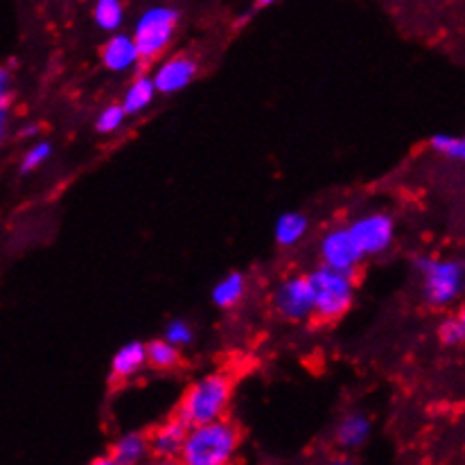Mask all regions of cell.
I'll use <instances>...</instances> for the list:
<instances>
[{
    "instance_id": "17",
    "label": "cell",
    "mask_w": 465,
    "mask_h": 465,
    "mask_svg": "<svg viewBox=\"0 0 465 465\" xmlns=\"http://www.w3.org/2000/svg\"><path fill=\"white\" fill-rule=\"evenodd\" d=\"M246 292V281L240 272H232L226 278H222L215 287H213V303L222 310H229L242 301Z\"/></svg>"
},
{
    "instance_id": "12",
    "label": "cell",
    "mask_w": 465,
    "mask_h": 465,
    "mask_svg": "<svg viewBox=\"0 0 465 465\" xmlns=\"http://www.w3.org/2000/svg\"><path fill=\"white\" fill-rule=\"evenodd\" d=\"M147 452H150V439L132 431V434L123 436V439L114 445V450H111V459H106V461H97V463L134 465V463H141L143 459L147 457Z\"/></svg>"
},
{
    "instance_id": "5",
    "label": "cell",
    "mask_w": 465,
    "mask_h": 465,
    "mask_svg": "<svg viewBox=\"0 0 465 465\" xmlns=\"http://www.w3.org/2000/svg\"><path fill=\"white\" fill-rule=\"evenodd\" d=\"M179 21V9L167 7V5H156V7L145 9L138 16L132 35L134 41H136L138 53H141V59L152 62V59L161 57L167 45L172 44V39H174Z\"/></svg>"
},
{
    "instance_id": "2",
    "label": "cell",
    "mask_w": 465,
    "mask_h": 465,
    "mask_svg": "<svg viewBox=\"0 0 465 465\" xmlns=\"http://www.w3.org/2000/svg\"><path fill=\"white\" fill-rule=\"evenodd\" d=\"M231 402V382L226 375L211 373L185 391L179 404V420L188 427L203 425V422L224 418L226 407Z\"/></svg>"
},
{
    "instance_id": "20",
    "label": "cell",
    "mask_w": 465,
    "mask_h": 465,
    "mask_svg": "<svg viewBox=\"0 0 465 465\" xmlns=\"http://www.w3.org/2000/svg\"><path fill=\"white\" fill-rule=\"evenodd\" d=\"M430 147L436 154L450 158V161L461 163L465 158V141L459 136H450V134H436L430 138Z\"/></svg>"
},
{
    "instance_id": "15",
    "label": "cell",
    "mask_w": 465,
    "mask_h": 465,
    "mask_svg": "<svg viewBox=\"0 0 465 465\" xmlns=\"http://www.w3.org/2000/svg\"><path fill=\"white\" fill-rule=\"evenodd\" d=\"M371 436V420L361 413L346 416L337 427V443L346 450L361 448Z\"/></svg>"
},
{
    "instance_id": "11",
    "label": "cell",
    "mask_w": 465,
    "mask_h": 465,
    "mask_svg": "<svg viewBox=\"0 0 465 465\" xmlns=\"http://www.w3.org/2000/svg\"><path fill=\"white\" fill-rule=\"evenodd\" d=\"M190 427L183 420L174 418V420H167L165 425H161L152 434L150 439V450L163 461H172V459L181 457V450H183L185 436H188Z\"/></svg>"
},
{
    "instance_id": "1",
    "label": "cell",
    "mask_w": 465,
    "mask_h": 465,
    "mask_svg": "<svg viewBox=\"0 0 465 465\" xmlns=\"http://www.w3.org/2000/svg\"><path fill=\"white\" fill-rule=\"evenodd\" d=\"M240 448V431L229 420L203 422L188 430L181 461L185 465H224L231 463Z\"/></svg>"
},
{
    "instance_id": "27",
    "label": "cell",
    "mask_w": 465,
    "mask_h": 465,
    "mask_svg": "<svg viewBox=\"0 0 465 465\" xmlns=\"http://www.w3.org/2000/svg\"><path fill=\"white\" fill-rule=\"evenodd\" d=\"M255 3H258V5H262V7H264V5H272L273 0H255Z\"/></svg>"
},
{
    "instance_id": "25",
    "label": "cell",
    "mask_w": 465,
    "mask_h": 465,
    "mask_svg": "<svg viewBox=\"0 0 465 465\" xmlns=\"http://www.w3.org/2000/svg\"><path fill=\"white\" fill-rule=\"evenodd\" d=\"M53 156V145L50 143H36V145H32L30 150L23 154V161H21V172H35L39 170L41 165H44L48 158Z\"/></svg>"
},
{
    "instance_id": "13",
    "label": "cell",
    "mask_w": 465,
    "mask_h": 465,
    "mask_svg": "<svg viewBox=\"0 0 465 465\" xmlns=\"http://www.w3.org/2000/svg\"><path fill=\"white\" fill-rule=\"evenodd\" d=\"M147 364V352L145 343L143 341H129L124 343L123 348H118V352L114 355V361H111V371H114L115 378L124 380L136 375L138 371L145 369Z\"/></svg>"
},
{
    "instance_id": "9",
    "label": "cell",
    "mask_w": 465,
    "mask_h": 465,
    "mask_svg": "<svg viewBox=\"0 0 465 465\" xmlns=\"http://www.w3.org/2000/svg\"><path fill=\"white\" fill-rule=\"evenodd\" d=\"M197 73L199 64L193 57H188V54H174V57L158 64L156 73L152 75V82H154L156 93H161V95H174V93L188 88L194 82V77H197Z\"/></svg>"
},
{
    "instance_id": "8",
    "label": "cell",
    "mask_w": 465,
    "mask_h": 465,
    "mask_svg": "<svg viewBox=\"0 0 465 465\" xmlns=\"http://www.w3.org/2000/svg\"><path fill=\"white\" fill-rule=\"evenodd\" d=\"M321 260L325 267L352 273L357 264L364 260V253L360 251L348 226H337V229L325 232V237L321 240Z\"/></svg>"
},
{
    "instance_id": "26",
    "label": "cell",
    "mask_w": 465,
    "mask_h": 465,
    "mask_svg": "<svg viewBox=\"0 0 465 465\" xmlns=\"http://www.w3.org/2000/svg\"><path fill=\"white\" fill-rule=\"evenodd\" d=\"M36 134H39V124H27V127H23L21 136L30 138V136H36Z\"/></svg>"
},
{
    "instance_id": "6",
    "label": "cell",
    "mask_w": 465,
    "mask_h": 465,
    "mask_svg": "<svg viewBox=\"0 0 465 465\" xmlns=\"http://www.w3.org/2000/svg\"><path fill=\"white\" fill-rule=\"evenodd\" d=\"M273 308L290 321L308 319L314 314V290L308 276H292L278 285Z\"/></svg>"
},
{
    "instance_id": "23",
    "label": "cell",
    "mask_w": 465,
    "mask_h": 465,
    "mask_svg": "<svg viewBox=\"0 0 465 465\" xmlns=\"http://www.w3.org/2000/svg\"><path fill=\"white\" fill-rule=\"evenodd\" d=\"M439 339L445 346H461L465 339V319L461 314L448 316L439 325Z\"/></svg>"
},
{
    "instance_id": "19",
    "label": "cell",
    "mask_w": 465,
    "mask_h": 465,
    "mask_svg": "<svg viewBox=\"0 0 465 465\" xmlns=\"http://www.w3.org/2000/svg\"><path fill=\"white\" fill-rule=\"evenodd\" d=\"M147 364L154 366L158 371L174 369L179 364V348L167 343L165 339H154V341L145 343Z\"/></svg>"
},
{
    "instance_id": "22",
    "label": "cell",
    "mask_w": 465,
    "mask_h": 465,
    "mask_svg": "<svg viewBox=\"0 0 465 465\" xmlns=\"http://www.w3.org/2000/svg\"><path fill=\"white\" fill-rule=\"evenodd\" d=\"M163 339L176 348H188L190 343L194 341V330L188 321L172 319L170 323L165 325V334H163Z\"/></svg>"
},
{
    "instance_id": "3",
    "label": "cell",
    "mask_w": 465,
    "mask_h": 465,
    "mask_svg": "<svg viewBox=\"0 0 465 465\" xmlns=\"http://www.w3.org/2000/svg\"><path fill=\"white\" fill-rule=\"evenodd\" d=\"M416 269L422 276V299L431 308H448L463 294L465 269L461 260L418 258Z\"/></svg>"
},
{
    "instance_id": "16",
    "label": "cell",
    "mask_w": 465,
    "mask_h": 465,
    "mask_svg": "<svg viewBox=\"0 0 465 465\" xmlns=\"http://www.w3.org/2000/svg\"><path fill=\"white\" fill-rule=\"evenodd\" d=\"M308 229L310 222L303 213H285V215L278 217L273 235H276V242L281 246H294L303 240Z\"/></svg>"
},
{
    "instance_id": "18",
    "label": "cell",
    "mask_w": 465,
    "mask_h": 465,
    "mask_svg": "<svg viewBox=\"0 0 465 465\" xmlns=\"http://www.w3.org/2000/svg\"><path fill=\"white\" fill-rule=\"evenodd\" d=\"M93 18L97 27L104 32H115L124 23V5L123 0H95Z\"/></svg>"
},
{
    "instance_id": "7",
    "label": "cell",
    "mask_w": 465,
    "mask_h": 465,
    "mask_svg": "<svg viewBox=\"0 0 465 465\" xmlns=\"http://www.w3.org/2000/svg\"><path fill=\"white\" fill-rule=\"evenodd\" d=\"M348 231L355 237L357 246L364 253V258L384 253L393 244L395 235L393 220L389 215H384V213H373V215L360 217V220H355L348 226Z\"/></svg>"
},
{
    "instance_id": "24",
    "label": "cell",
    "mask_w": 465,
    "mask_h": 465,
    "mask_svg": "<svg viewBox=\"0 0 465 465\" xmlns=\"http://www.w3.org/2000/svg\"><path fill=\"white\" fill-rule=\"evenodd\" d=\"M124 118H127V114H124L123 104H111V106H106L100 115H97L95 129L100 134H114L123 127Z\"/></svg>"
},
{
    "instance_id": "21",
    "label": "cell",
    "mask_w": 465,
    "mask_h": 465,
    "mask_svg": "<svg viewBox=\"0 0 465 465\" xmlns=\"http://www.w3.org/2000/svg\"><path fill=\"white\" fill-rule=\"evenodd\" d=\"M9 104H12V73L9 68L0 66V145L7 136Z\"/></svg>"
},
{
    "instance_id": "4",
    "label": "cell",
    "mask_w": 465,
    "mask_h": 465,
    "mask_svg": "<svg viewBox=\"0 0 465 465\" xmlns=\"http://www.w3.org/2000/svg\"><path fill=\"white\" fill-rule=\"evenodd\" d=\"M308 278L314 290V314L321 319H339L351 310L355 299V281L351 272H339L321 264Z\"/></svg>"
},
{
    "instance_id": "10",
    "label": "cell",
    "mask_w": 465,
    "mask_h": 465,
    "mask_svg": "<svg viewBox=\"0 0 465 465\" xmlns=\"http://www.w3.org/2000/svg\"><path fill=\"white\" fill-rule=\"evenodd\" d=\"M102 64L111 73H129L141 64V53L136 48L134 36L115 32L102 48Z\"/></svg>"
},
{
    "instance_id": "14",
    "label": "cell",
    "mask_w": 465,
    "mask_h": 465,
    "mask_svg": "<svg viewBox=\"0 0 465 465\" xmlns=\"http://www.w3.org/2000/svg\"><path fill=\"white\" fill-rule=\"evenodd\" d=\"M158 95L154 82H152V75H138L129 84L127 93L123 97V109L127 115H136L141 111H145L147 106L154 102V97Z\"/></svg>"
}]
</instances>
